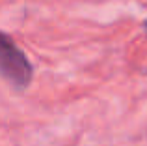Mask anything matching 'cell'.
Segmentation results:
<instances>
[{"label": "cell", "instance_id": "1", "mask_svg": "<svg viewBox=\"0 0 147 146\" xmlns=\"http://www.w3.org/2000/svg\"><path fill=\"white\" fill-rule=\"evenodd\" d=\"M0 75L17 88H26L34 77L30 60L4 32H0Z\"/></svg>", "mask_w": 147, "mask_h": 146}, {"label": "cell", "instance_id": "2", "mask_svg": "<svg viewBox=\"0 0 147 146\" xmlns=\"http://www.w3.org/2000/svg\"><path fill=\"white\" fill-rule=\"evenodd\" d=\"M144 32H145V36H147V21L144 23Z\"/></svg>", "mask_w": 147, "mask_h": 146}]
</instances>
